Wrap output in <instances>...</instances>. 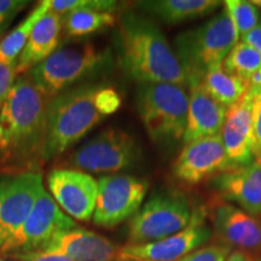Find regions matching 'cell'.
I'll return each instance as SVG.
<instances>
[{
  "mask_svg": "<svg viewBox=\"0 0 261 261\" xmlns=\"http://www.w3.org/2000/svg\"><path fill=\"white\" fill-rule=\"evenodd\" d=\"M192 218L191 205L180 192L152 196L130 218L128 244L163 240L184 230Z\"/></svg>",
  "mask_w": 261,
  "mask_h": 261,
  "instance_id": "obj_7",
  "label": "cell"
},
{
  "mask_svg": "<svg viewBox=\"0 0 261 261\" xmlns=\"http://www.w3.org/2000/svg\"><path fill=\"white\" fill-rule=\"evenodd\" d=\"M242 41L246 42L249 46H252L261 56V25H257L252 32L244 35Z\"/></svg>",
  "mask_w": 261,
  "mask_h": 261,
  "instance_id": "obj_33",
  "label": "cell"
},
{
  "mask_svg": "<svg viewBox=\"0 0 261 261\" xmlns=\"http://www.w3.org/2000/svg\"><path fill=\"white\" fill-rule=\"evenodd\" d=\"M231 169L221 135L188 143L173 166L175 177L188 184H197Z\"/></svg>",
  "mask_w": 261,
  "mask_h": 261,
  "instance_id": "obj_13",
  "label": "cell"
},
{
  "mask_svg": "<svg viewBox=\"0 0 261 261\" xmlns=\"http://www.w3.org/2000/svg\"><path fill=\"white\" fill-rule=\"evenodd\" d=\"M214 187L226 201L234 202L246 213L261 215V162L253 161L217 175Z\"/></svg>",
  "mask_w": 261,
  "mask_h": 261,
  "instance_id": "obj_18",
  "label": "cell"
},
{
  "mask_svg": "<svg viewBox=\"0 0 261 261\" xmlns=\"http://www.w3.org/2000/svg\"><path fill=\"white\" fill-rule=\"evenodd\" d=\"M107 55L91 42L58 47L51 56L28 71L42 92L52 99L99 69Z\"/></svg>",
  "mask_w": 261,
  "mask_h": 261,
  "instance_id": "obj_6",
  "label": "cell"
},
{
  "mask_svg": "<svg viewBox=\"0 0 261 261\" xmlns=\"http://www.w3.org/2000/svg\"><path fill=\"white\" fill-rule=\"evenodd\" d=\"M139 158L140 149L129 133L108 128L75 150L69 165L85 173H112L132 167Z\"/></svg>",
  "mask_w": 261,
  "mask_h": 261,
  "instance_id": "obj_9",
  "label": "cell"
},
{
  "mask_svg": "<svg viewBox=\"0 0 261 261\" xmlns=\"http://www.w3.org/2000/svg\"><path fill=\"white\" fill-rule=\"evenodd\" d=\"M42 252L61 254L71 261H117L119 248L102 234L75 227L57 233Z\"/></svg>",
  "mask_w": 261,
  "mask_h": 261,
  "instance_id": "obj_17",
  "label": "cell"
},
{
  "mask_svg": "<svg viewBox=\"0 0 261 261\" xmlns=\"http://www.w3.org/2000/svg\"><path fill=\"white\" fill-rule=\"evenodd\" d=\"M260 261H261V260H260Z\"/></svg>",
  "mask_w": 261,
  "mask_h": 261,
  "instance_id": "obj_37",
  "label": "cell"
},
{
  "mask_svg": "<svg viewBox=\"0 0 261 261\" xmlns=\"http://www.w3.org/2000/svg\"><path fill=\"white\" fill-rule=\"evenodd\" d=\"M231 249L224 244L198 248L178 261H226Z\"/></svg>",
  "mask_w": 261,
  "mask_h": 261,
  "instance_id": "obj_29",
  "label": "cell"
},
{
  "mask_svg": "<svg viewBox=\"0 0 261 261\" xmlns=\"http://www.w3.org/2000/svg\"><path fill=\"white\" fill-rule=\"evenodd\" d=\"M212 230L205 224L204 212L192 213L190 223L180 232L163 240L119 248L117 261H178L207 243Z\"/></svg>",
  "mask_w": 261,
  "mask_h": 261,
  "instance_id": "obj_12",
  "label": "cell"
},
{
  "mask_svg": "<svg viewBox=\"0 0 261 261\" xmlns=\"http://www.w3.org/2000/svg\"><path fill=\"white\" fill-rule=\"evenodd\" d=\"M27 5V0H0V41L16 16L23 11Z\"/></svg>",
  "mask_w": 261,
  "mask_h": 261,
  "instance_id": "obj_28",
  "label": "cell"
},
{
  "mask_svg": "<svg viewBox=\"0 0 261 261\" xmlns=\"http://www.w3.org/2000/svg\"><path fill=\"white\" fill-rule=\"evenodd\" d=\"M116 6L115 2L109 0H50V11L62 17L81 9H93L114 14Z\"/></svg>",
  "mask_w": 261,
  "mask_h": 261,
  "instance_id": "obj_27",
  "label": "cell"
},
{
  "mask_svg": "<svg viewBox=\"0 0 261 261\" xmlns=\"http://www.w3.org/2000/svg\"><path fill=\"white\" fill-rule=\"evenodd\" d=\"M227 109L207 93L202 85L189 89V109L182 140L185 144L194 140L220 135Z\"/></svg>",
  "mask_w": 261,
  "mask_h": 261,
  "instance_id": "obj_19",
  "label": "cell"
},
{
  "mask_svg": "<svg viewBox=\"0 0 261 261\" xmlns=\"http://www.w3.org/2000/svg\"><path fill=\"white\" fill-rule=\"evenodd\" d=\"M63 31L70 38H80L100 29L112 27L116 18L112 12L81 9L63 16Z\"/></svg>",
  "mask_w": 261,
  "mask_h": 261,
  "instance_id": "obj_24",
  "label": "cell"
},
{
  "mask_svg": "<svg viewBox=\"0 0 261 261\" xmlns=\"http://www.w3.org/2000/svg\"><path fill=\"white\" fill-rule=\"evenodd\" d=\"M221 138L227 159L233 168L254 161V136L252 121V92L227 109L221 129Z\"/></svg>",
  "mask_w": 261,
  "mask_h": 261,
  "instance_id": "obj_16",
  "label": "cell"
},
{
  "mask_svg": "<svg viewBox=\"0 0 261 261\" xmlns=\"http://www.w3.org/2000/svg\"><path fill=\"white\" fill-rule=\"evenodd\" d=\"M75 227H77L75 221L44 189L23 225L2 247L0 255L16 259L24 254L40 252L57 233Z\"/></svg>",
  "mask_w": 261,
  "mask_h": 261,
  "instance_id": "obj_8",
  "label": "cell"
},
{
  "mask_svg": "<svg viewBox=\"0 0 261 261\" xmlns=\"http://www.w3.org/2000/svg\"><path fill=\"white\" fill-rule=\"evenodd\" d=\"M62 32H63V18L62 16L48 11L33 29L31 37L17 62V74H25L31 71L48 56H51L60 46Z\"/></svg>",
  "mask_w": 261,
  "mask_h": 261,
  "instance_id": "obj_20",
  "label": "cell"
},
{
  "mask_svg": "<svg viewBox=\"0 0 261 261\" xmlns=\"http://www.w3.org/2000/svg\"><path fill=\"white\" fill-rule=\"evenodd\" d=\"M138 115L154 143L179 140L187 128L189 93L181 85L138 84L136 96Z\"/></svg>",
  "mask_w": 261,
  "mask_h": 261,
  "instance_id": "obj_5",
  "label": "cell"
},
{
  "mask_svg": "<svg viewBox=\"0 0 261 261\" xmlns=\"http://www.w3.org/2000/svg\"><path fill=\"white\" fill-rule=\"evenodd\" d=\"M252 3H253V4H254V5H255V6H256V5H259V6H261V0H259V2H252Z\"/></svg>",
  "mask_w": 261,
  "mask_h": 261,
  "instance_id": "obj_35",
  "label": "cell"
},
{
  "mask_svg": "<svg viewBox=\"0 0 261 261\" xmlns=\"http://www.w3.org/2000/svg\"><path fill=\"white\" fill-rule=\"evenodd\" d=\"M0 261H5V260H0Z\"/></svg>",
  "mask_w": 261,
  "mask_h": 261,
  "instance_id": "obj_36",
  "label": "cell"
},
{
  "mask_svg": "<svg viewBox=\"0 0 261 261\" xmlns=\"http://www.w3.org/2000/svg\"><path fill=\"white\" fill-rule=\"evenodd\" d=\"M252 92V121L254 136V158L261 162V90Z\"/></svg>",
  "mask_w": 261,
  "mask_h": 261,
  "instance_id": "obj_30",
  "label": "cell"
},
{
  "mask_svg": "<svg viewBox=\"0 0 261 261\" xmlns=\"http://www.w3.org/2000/svg\"><path fill=\"white\" fill-rule=\"evenodd\" d=\"M16 259L19 261H71L67 256L61 255L56 253H47V252H34L24 254V255L17 256Z\"/></svg>",
  "mask_w": 261,
  "mask_h": 261,
  "instance_id": "obj_32",
  "label": "cell"
},
{
  "mask_svg": "<svg viewBox=\"0 0 261 261\" xmlns=\"http://www.w3.org/2000/svg\"><path fill=\"white\" fill-rule=\"evenodd\" d=\"M42 190L38 172L0 174V249L23 225Z\"/></svg>",
  "mask_w": 261,
  "mask_h": 261,
  "instance_id": "obj_11",
  "label": "cell"
},
{
  "mask_svg": "<svg viewBox=\"0 0 261 261\" xmlns=\"http://www.w3.org/2000/svg\"><path fill=\"white\" fill-rule=\"evenodd\" d=\"M48 103L29 73L16 79L0 107V166L35 172L44 161Z\"/></svg>",
  "mask_w": 261,
  "mask_h": 261,
  "instance_id": "obj_1",
  "label": "cell"
},
{
  "mask_svg": "<svg viewBox=\"0 0 261 261\" xmlns=\"http://www.w3.org/2000/svg\"><path fill=\"white\" fill-rule=\"evenodd\" d=\"M225 11L231 18L234 27L237 29L238 37L243 38L244 35L252 32L259 24V12L256 6L252 2L244 0H227L224 3Z\"/></svg>",
  "mask_w": 261,
  "mask_h": 261,
  "instance_id": "obj_26",
  "label": "cell"
},
{
  "mask_svg": "<svg viewBox=\"0 0 261 261\" xmlns=\"http://www.w3.org/2000/svg\"><path fill=\"white\" fill-rule=\"evenodd\" d=\"M201 85L211 97L226 108L232 107L243 99L250 90L246 80L227 73L223 65L208 71Z\"/></svg>",
  "mask_w": 261,
  "mask_h": 261,
  "instance_id": "obj_22",
  "label": "cell"
},
{
  "mask_svg": "<svg viewBox=\"0 0 261 261\" xmlns=\"http://www.w3.org/2000/svg\"><path fill=\"white\" fill-rule=\"evenodd\" d=\"M226 261H253L252 256L249 254L243 252V250H234V252L230 253L227 256Z\"/></svg>",
  "mask_w": 261,
  "mask_h": 261,
  "instance_id": "obj_34",
  "label": "cell"
},
{
  "mask_svg": "<svg viewBox=\"0 0 261 261\" xmlns=\"http://www.w3.org/2000/svg\"><path fill=\"white\" fill-rule=\"evenodd\" d=\"M148 182L132 175L110 174L98 180L93 223L112 228L132 218L140 210Z\"/></svg>",
  "mask_w": 261,
  "mask_h": 261,
  "instance_id": "obj_10",
  "label": "cell"
},
{
  "mask_svg": "<svg viewBox=\"0 0 261 261\" xmlns=\"http://www.w3.org/2000/svg\"><path fill=\"white\" fill-rule=\"evenodd\" d=\"M117 56L121 69L138 84L169 83L187 86L174 50L149 17L123 12L117 27Z\"/></svg>",
  "mask_w": 261,
  "mask_h": 261,
  "instance_id": "obj_2",
  "label": "cell"
},
{
  "mask_svg": "<svg viewBox=\"0 0 261 261\" xmlns=\"http://www.w3.org/2000/svg\"><path fill=\"white\" fill-rule=\"evenodd\" d=\"M50 11V0L39 3L27 17L0 41V63L15 64L27 44L33 29Z\"/></svg>",
  "mask_w": 261,
  "mask_h": 261,
  "instance_id": "obj_23",
  "label": "cell"
},
{
  "mask_svg": "<svg viewBox=\"0 0 261 261\" xmlns=\"http://www.w3.org/2000/svg\"><path fill=\"white\" fill-rule=\"evenodd\" d=\"M221 5L218 0H151L136 6L168 24L180 23L211 14Z\"/></svg>",
  "mask_w": 261,
  "mask_h": 261,
  "instance_id": "obj_21",
  "label": "cell"
},
{
  "mask_svg": "<svg viewBox=\"0 0 261 261\" xmlns=\"http://www.w3.org/2000/svg\"><path fill=\"white\" fill-rule=\"evenodd\" d=\"M120 106L121 97L115 89L97 84L74 86L52 98L47 110L44 161L63 154Z\"/></svg>",
  "mask_w": 261,
  "mask_h": 261,
  "instance_id": "obj_3",
  "label": "cell"
},
{
  "mask_svg": "<svg viewBox=\"0 0 261 261\" xmlns=\"http://www.w3.org/2000/svg\"><path fill=\"white\" fill-rule=\"evenodd\" d=\"M238 39L237 29L225 10L204 24L182 32L174 39V54L189 89L200 85L208 71L223 65Z\"/></svg>",
  "mask_w": 261,
  "mask_h": 261,
  "instance_id": "obj_4",
  "label": "cell"
},
{
  "mask_svg": "<svg viewBox=\"0 0 261 261\" xmlns=\"http://www.w3.org/2000/svg\"><path fill=\"white\" fill-rule=\"evenodd\" d=\"M208 215L224 246L240 248L248 254L261 252V221L253 215L220 200L212 202Z\"/></svg>",
  "mask_w": 261,
  "mask_h": 261,
  "instance_id": "obj_15",
  "label": "cell"
},
{
  "mask_svg": "<svg viewBox=\"0 0 261 261\" xmlns=\"http://www.w3.org/2000/svg\"><path fill=\"white\" fill-rule=\"evenodd\" d=\"M223 68L227 73L248 80L261 69V56L246 42L238 41L223 62Z\"/></svg>",
  "mask_w": 261,
  "mask_h": 261,
  "instance_id": "obj_25",
  "label": "cell"
},
{
  "mask_svg": "<svg viewBox=\"0 0 261 261\" xmlns=\"http://www.w3.org/2000/svg\"><path fill=\"white\" fill-rule=\"evenodd\" d=\"M17 71H16V63L15 64H4L0 63V107L3 102L8 96V93L14 86L16 76H17Z\"/></svg>",
  "mask_w": 261,
  "mask_h": 261,
  "instance_id": "obj_31",
  "label": "cell"
},
{
  "mask_svg": "<svg viewBox=\"0 0 261 261\" xmlns=\"http://www.w3.org/2000/svg\"><path fill=\"white\" fill-rule=\"evenodd\" d=\"M50 195L70 217L87 221L93 217L98 181L76 169H55L47 177Z\"/></svg>",
  "mask_w": 261,
  "mask_h": 261,
  "instance_id": "obj_14",
  "label": "cell"
}]
</instances>
